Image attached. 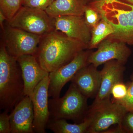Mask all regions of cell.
<instances>
[{
	"mask_svg": "<svg viewBox=\"0 0 133 133\" xmlns=\"http://www.w3.org/2000/svg\"><path fill=\"white\" fill-rule=\"evenodd\" d=\"M116 102L122 105L128 112H133V76L132 82L128 87L127 93L125 97L121 101Z\"/></svg>",
	"mask_w": 133,
	"mask_h": 133,
	"instance_id": "603a6c76",
	"label": "cell"
},
{
	"mask_svg": "<svg viewBox=\"0 0 133 133\" xmlns=\"http://www.w3.org/2000/svg\"><path fill=\"white\" fill-rule=\"evenodd\" d=\"M87 49L85 44L55 30L42 36L36 56L42 67L50 73L67 64L79 52Z\"/></svg>",
	"mask_w": 133,
	"mask_h": 133,
	"instance_id": "6da1fadb",
	"label": "cell"
},
{
	"mask_svg": "<svg viewBox=\"0 0 133 133\" xmlns=\"http://www.w3.org/2000/svg\"><path fill=\"white\" fill-rule=\"evenodd\" d=\"M17 59L21 70L24 94L31 98L36 87L49 73L42 67L35 55H23Z\"/></svg>",
	"mask_w": 133,
	"mask_h": 133,
	"instance_id": "4fadbf2b",
	"label": "cell"
},
{
	"mask_svg": "<svg viewBox=\"0 0 133 133\" xmlns=\"http://www.w3.org/2000/svg\"><path fill=\"white\" fill-rule=\"evenodd\" d=\"M8 24L41 36L55 30L54 18L45 10L22 6Z\"/></svg>",
	"mask_w": 133,
	"mask_h": 133,
	"instance_id": "5b68a950",
	"label": "cell"
},
{
	"mask_svg": "<svg viewBox=\"0 0 133 133\" xmlns=\"http://www.w3.org/2000/svg\"><path fill=\"white\" fill-rule=\"evenodd\" d=\"M114 28L110 23L101 19L96 26L91 28V40L87 49L97 48L100 43L114 33Z\"/></svg>",
	"mask_w": 133,
	"mask_h": 133,
	"instance_id": "ac0fdd59",
	"label": "cell"
},
{
	"mask_svg": "<svg viewBox=\"0 0 133 133\" xmlns=\"http://www.w3.org/2000/svg\"><path fill=\"white\" fill-rule=\"evenodd\" d=\"M49 82L48 75L36 87L31 97L34 111L35 133L46 132L45 129L50 117L48 98Z\"/></svg>",
	"mask_w": 133,
	"mask_h": 133,
	"instance_id": "30bf717a",
	"label": "cell"
},
{
	"mask_svg": "<svg viewBox=\"0 0 133 133\" xmlns=\"http://www.w3.org/2000/svg\"><path fill=\"white\" fill-rule=\"evenodd\" d=\"M22 1H24V0H22Z\"/></svg>",
	"mask_w": 133,
	"mask_h": 133,
	"instance_id": "f1b7e54d",
	"label": "cell"
},
{
	"mask_svg": "<svg viewBox=\"0 0 133 133\" xmlns=\"http://www.w3.org/2000/svg\"><path fill=\"white\" fill-rule=\"evenodd\" d=\"M21 70L16 58L8 53L4 42L0 46V108L12 111L26 96Z\"/></svg>",
	"mask_w": 133,
	"mask_h": 133,
	"instance_id": "7a4b0ae2",
	"label": "cell"
},
{
	"mask_svg": "<svg viewBox=\"0 0 133 133\" xmlns=\"http://www.w3.org/2000/svg\"><path fill=\"white\" fill-rule=\"evenodd\" d=\"M124 65L116 60L106 62L101 71L102 79L99 90L89 107H93L110 101L111 91L116 83L123 81Z\"/></svg>",
	"mask_w": 133,
	"mask_h": 133,
	"instance_id": "8fae6325",
	"label": "cell"
},
{
	"mask_svg": "<svg viewBox=\"0 0 133 133\" xmlns=\"http://www.w3.org/2000/svg\"><path fill=\"white\" fill-rule=\"evenodd\" d=\"M5 21H7V19L3 12L1 10H0V26L2 31L4 30V27H5L3 25V23Z\"/></svg>",
	"mask_w": 133,
	"mask_h": 133,
	"instance_id": "484cf974",
	"label": "cell"
},
{
	"mask_svg": "<svg viewBox=\"0 0 133 133\" xmlns=\"http://www.w3.org/2000/svg\"><path fill=\"white\" fill-rule=\"evenodd\" d=\"M84 0H55L45 10L53 18L66 15H84Z\"/></svg>",
	"mask_w": 133,
	"mask_h": 133,
	"instance_id": "2e32d148",
	"label": "cell"
},
{
	"mask_svg": "<svg viewBox=\"0 0 133 133\" xmlns=\"http://www.w3.org/2000/svg\"><path fill=\"white\" fill-rule=\"evenodd\" d=\"M3 32L6 49L10 55L16 58L23 55L36 56L42 36L8 24Z\"/></svg>",
	"mask_w": 133,
	"mask_h": 133,
	"instance_id": "52a82bcc",
	"label": "cell"
},
{
	"mask_svg": "<svg viewBox=\"0 0 133 133\" xmlns=\"http://www.w3.org/2000/svg\"><path fill=\"white\" fill-rule=\"evenodd\" d=\"M55 0H24L22 6L45 10Z\"/></svg>",
	"mask_w": 133,
	"mask_h": 133,
	"instance_id": "7402d4cb",
	"label": "cell"
},
{
	"mask_svg": "<svg viewBox=\"0 0 133 133\" xmlns=\"http://www.w3.org/2000/svg\"><path fill=\"white\" fill-rule=\"evenodd\" d=\"M96 51H92L88 58V63L97 68L114 59L125 65L131 54L126 43L108 38L100 43Z\"/></svg>",
	"mask_w": 133,
	"mask_h": 133,
	"instance_id": "9c48e42d",
	"label": "cell"
},
{
	"mask_svg": "<svg viewBox=\"0 0 133 133\" xmlns=\"http://www.w3.org/2000/svg\"><path fill=\"white\" fill-rule=\"evenodd\" d=\"M128 86L122 82L116 83L113 87L111 91L112 99L115 102H119L124 99L127 95Z\"/></svg>",
	"mask_w": 133,
	"mask_h": 133,
	"instance_id": "44dd1931",
	"label": "cell"
},
{
	"mask_svg": "<svg viewBox=\"0 0 133 133\" xmlns=\"http://www.w3.org/2000/svg\"><path fill=\"white\" fill-rule=\"evenodd\" d=\"M127 112L122 105L112 100L95 107H89L86 117L91 119V122L88 133H107L114 125L121 127Z\"/></svg>",
	"mask_w": 133,
	"mask_h": 133,
	"instance_id": "8992f818",
	"label": "cell"
},
{
	"mask_svg": "<svg viewBox=\"0 0 133 133\" xmlns=\"http://www.w3.org/2000/svg\"><path fill=\"white\" fill-rule=\"evenodd\" d=\"M55 30L68 37L85 44L88 47L91 29L87 24L84 15H66L54 18Z\"/></svg>",
	"mask_w": 133,
	"mask_h": 133,
	"instance_id": "7c38bea8",
	"label": "cell"
},
{
	"mask_svg": "<svg viewBox=\"0 0 133 133\" xmlns=\"http://www.w3.org/2000/svg\"><path fill=\"white\" fill-rule=\"evenodd\" d=\"M92 51L87 49L81 51L70 62L49 73V97H59L61 91L66 83L70 81L80 69L90 64L88 58Z\"/></svg>",
	"mask_w": 133,
	"mask_h": 133,
	"instance_id": "ba28073f",
	"label": "cell"
},
{
	"mask_svg": "<svg viewBox=\"0 0 133 133\" xmlns=\"http://www.w3.org/2000/svg\"><path fill=\"white\" fill-rule=\"evenodd\" d=\"M97 68L88 64L80 69L70 81L87 98H95L99 90L102 76Z\"/></svg>",
	"mask_w": 133,
	"mask_h": 133,
	"instance_id": "9a60e30c",
	"label": "cell"
},
{
	"mask_svg": "<svg viewBox=\"0 0 133 133\" xmlns=\"http://www.w3.org/2000/svg\"><path fill=\"white\" fill-rule=\"evenodd\" d=\"M9 112L4 110L0 114V133H11Z\"/></svg>",
	"mask_w": 133,
	"mask_h": 133,
	"instance_id": "cb8c5ba5",
	"label": "cell"
},
{
	"mask_svg": "<svg viewBox=\"0 0 133 133\" xmlns=\"http://www.w3.org/2000/svg\"><path fill=\"white\" fill-rule=\"evenodd\" d=\"M84 2L85 4L86 5H88L89 3L92 2L94 0H84Z\"/></svg>",
	"mask_w": 133,
	"mask_h": 133,
	"instance_id": "83f0119b",
	"label": "cell"
},
{
	"mask_svg": "<svg viewBox=\"0 0 133 133\" xmlns=\"http://www.w3.org/2000/svg\"><path fill=\"white\" fill-rule=\"evenodd\" d=\"M124 133H133V112H128L121 124Z\"/></svg>",
	"mask_w": 133,
	"mask_h": 133,
	"instance_id": "d4e9b609",
	"label": "cell"
},
{
	"mask_svg": "<svg viewBox=\"0 0 133 133\" xmlns=\"http://www.w3.org/2000/svg\"><path fill=\"white\" fill-rule=\"evenodd\" d=\"M91 120L86 117L84 121L79 123L69 124L64 119L50 118L46 128L55 133H88Z\"/></svg>",
	"mask_w": 133,
	"mask_h": 133,
	"instance_id": "e0dca14e",
	"label": "cell"
},
{
	"mask_svg": "<svg viewBox=\"0 0 133 133\" xmlns=\"http://www.w3.org/2000/svg\"><path fill=\"white\" fill-rule=\"evenodd\" d=\"M88 5L114 28V33L108 38L133 45V5L121 0H94Z\"/></svg>",
	"mask_w": 133,
	"mask_h": 133,
	"instance_id": "3957f363",
	"label": "cell"
},
{
	"mask_svg": "<svg viewBox=\"0 0 133 133\" xmlns=\"http://www.w3.org/2000/svg\"><path fill=\"white\" fill-rule=\"evenodd\" d=\"M88 99L71 83L63 97L49 99L50 118L70 120L75 123H81L87 115Z\"/></svg>",
	"mask_w": 133,
	"mask_h": 133,
	"instance_id": "277c9868",
	"label": "cell"
},
{
	"mask_svg": "<svg viewBox=\"0 0 133 133\" xmlns=\"http://www.w3.org/2000/svg\"><path fill=\"white\" fill-rule=\"evenodd\" d=\"M84 16L87 24L91 29L96 26L102 19L100 14L90 5H86Z\"/></svg>",
	"mask_w": 133,
	"mask_h": 133,
	"instance_id": "ffe728a7",
	"label": "cell"
},
{
	"mask_svg": "<svg viewBox=\"0 0 133 133\" xmlns=\"http://www.w3.org/2000/svg\"><path fill=\"white\" fill-rule=\"evenodd\" d=\"M121 1L133 5V0H121Z\"/></svg>",
	"mask_w": 133,
	"mask_h": 133,
	"instance_id": "4316f807",
	"label": "cell"
},
{
	"mask_svg": "<svg viewBox=\"0 0 133 133\" xmlns=\"http://www.w3.org/2000/svg\"><path fill=\"white\" fill-rule=\"evenodd\" d=\"M22 0H0V10L5 15L7 21L14 17L22 6Z\"/></svg>",
	"mask_w": 133,
	"mask_h": 133,
	"instance_id": "d6986e66",
	"label": "cell"
},
{
	"mask_svg": "<svg viewBox=\"0 0 133 133\" xmlns=\"http://www.w3.org/2000/svg\"><path fill=\"white\" fill-rule=\"evenodd\" d=\"M11 133H35L34 115L30 97L26 96L15 106L9 115Z\"/></svg>",
	"mask_w": 133,
	"mask_h": 133,
	"instance_id": "5bb4252c",
	"label": "cell"
}]
</instances>
